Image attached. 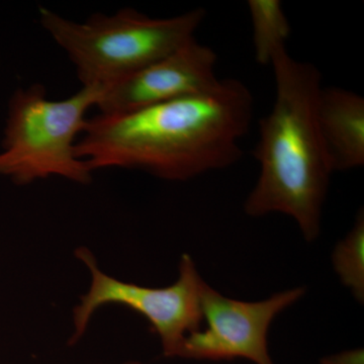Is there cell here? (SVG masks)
<instances>
[{
  "label": "cell",
  "mask_w": 364,
  "mask_h": 364,
  "mask_svg": "<svg viewBox=\"0 0 364 364\" xmlns=\"http://www.w3.org/2000/svg\"><path fill=\"white\" fill-rule=\"evenodd\" d=\"M253 105L242 81L221 79L212 90L193 97L88 119L76 155L92 172L114 167L188 181L240 159Z\"/></svg>",
  "instance_id": "1"
},
{
  "label": "cell",
  "mask_w": 364,
  "mask_h": 364,
  "mask_svg": "<svg viewBox=\"0 0 364 364\" xmlns=\"http://www.w3.org/2000/svg\"><path fill=\"white\" fill-rule=\"evenodd\" d=\"M277 95L259 122L253 151L260 173L244 210L250 217L293 218L306 242L321 233L322 210L334 172L318 121L322 76L317 67L280 49L273 56Z\"/></svg>",
  "instance_id": "2"
},
{
  "label": "cell",
  "mask_w": 364,
  "mask_h": 364,
  "mask_svg": "<svg viewBox=\"0 0 364 364\" xmlns=\"http://www.w3.org/2000/svg\"><path fill=\"white\" fill-rule=\"evenodd\" d=\"M207 11L196 9L168 18H152L133 9L97 14L85 23L40 7V21L67 53L83 86L105 88L145 68L195 39Z\"/></svg>",
  "instance_id": "3"
},
{
  "label": "cell",
  "mask_w": 364,
  "mask_h": 364,
  "mask_svg": "<svg viewBox=\"0 0 364 364\" xmlns=\"http://www.w3.org/2000/svg\"><path fill=\"white\" fill-rule=\"evenodd\" d=\"M102 92L100 86H82L66 100H50L43 85L16 91L9 102L0 176L18 186L51 176L90 183L92 171L76 155V143Z\"/></svg>",
  "instance_id": "4"
},
{
  "label": "cell",
  "mask_w": 364,
  "mask_h": 364,
  "mask_svg": "<svg viewBox=\"0 0 364 364\" xmlns=\"http://www.w3.org/2000/svg\"><path fill=\"white\" fill-rule=\"evenodd\" d=\"M75 255L90 270L91 282L87 293L73 310L70 344L82 338L92 316L107 305L127 306L147 318L161 341L166 358H177L186 336L200 329L202 294L207 282L188 254L181 256L178 279L165 287L139 286L114 279L98 267L87 248L76 249Z\"/></svg>",
  "instance_id": "5"
},
{
  "label": "cell",
  "mask_w": 364,
  "mask_h": 364,
  "mask_svg": "<svg viewBox=\"0 0 364 364\" xmlns=\"http://www.w3.org/2000/svg\"><path fill=\"white\" fill-rule=\"evenodd\" d=\"M305 294V287H294L262 301H243L227 298L207 284L202 294L207 327L186 336L177 358L210 361L243 358L254 364H274L268 351L270 325Z\"/></svg>",
  "instance_id": "6"
},
{
  "label": "cell",
  "mask_w": 364,
  "mask_h": 364,
  "mask_svg": "<svg viewBox=\"0 0 364 364\" xmlns=\"http://www.w3.org/2000/svg\"><path fill=\"white\" fill-rule=\"evenodd\" d=\"M214 50L189 41L176 51L104 88L97 105L102 114H126L212 90L215 75Z\"/></svg>",
  "instance_id": "7"
},
{
  "label": "cell",
  "mask_w": 364,
  "mask_h": 364,
  "mask_svg": "<svg viewBox=\"0 0 364 364\" xmlns=\"http://www.w3.org/2000/svg\"><path fill=\"white\" fill-rule=\"evenodd\" d=\"M321 135L333 170L346 171L364 165V100L340 87H322L318 102Z\"/></svg>",
  "instance_id": "8"
},
{
  "label": "cell",
  "mask_w": 364,
  "mask_h": 364,
  "mask_svg": "<svg viewBox=\"0 0 364 364\" xmlns=\"http://www.w3.org/2000/svg\"><path fill=\"white\" fill-rule=\"evenodd\" d=\"M248 9L256 62L270 65L275 53L287 48L291 25L279 0H249Z\"/></svg>",
  "instance_id": "9"
},
{
  "label": "cell",
  "mask_w": 364,
  "mask_h": 364,
  "mask_svg": "<svg viewBox=\"0 0 364 364\" xmlns=\"http://www.w3.org/2000/svg\"><path fill=\"white\" fill-rule=\"evenodd\" d=\"M335 272L359 303L364 299V214L361 210L354 226L337 244L332 255Z\"/></svg>",
  "instance_id": "10"
},
{
  "label": "cell",
  "mask_w": 364,
  "mask_h": 364,
  "mask_svg": "<svg viewBox=\"0 0 364 364\" xmlns=\"http://www.w3.org/2000/svg\"><path fill=\"white\" fill-rule=\"evenodd\" d=\"M321 364H364V352L363 348L351 349L325 356L321 359Z\"/></svg>",
  "instance_id": "11"
},
{
  "label": "cell",
  "mask_w": 364,
  "mask_h": 364,
  "mask_svg": "<svg viewBox=\"0 0 364 364\" xmlns=\"http://www.w3.org/2000/svg\"><path fill=\"white\" fill-rule=\"evenodd\" d=\"M121 364H141L140 363H136V361H128V363H124Z\"/></svg>",
  "instance_id": "12"
}]
</instances>
